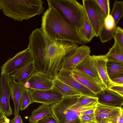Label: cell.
<instances>
[{"label":"cell","instance_id":"cell-1","mask_svg":"<svg viewBox=\"0 0 123 123\" xmlns=\"http://www.w3.org/2000/svg\"><path fill=\"white\" fill-rule=\"evenodd\" d=\"M40 29L50 42L60 40L83 45L86 43L79 35L78 30L51 7H49L43 15Z\"/></svg>","mask_w":123,"mask_h":123},{"label":"cell","instance_id":"cell-2","mask_svg":"<svg viewBox=\"0 0 123 123\" xmlns=\"http://www.w3.org/2000/svg\"><path fill=\"white\" fill-rule=\"evenodd\" d=\"M43 4L41 0H0L3 13L18 21L40 15L43 11Z\"/></svg>","mask_w":123,"mask_h":123},{"label":"cell","instance_id":"cell-3","mask_svg":"<svg viewBox=\"0 0 123 123\" xmlns=\"http://www.w3.org/2000/svg\"><path fill=\"white\" fill-rule=\"evenodd\" d=\"M78 44L69 41L56 40L51 42L46 52L45 62L51 75L56 77L65 57L76 47Z\"/></svg>","mask_w":123,"mask_h":123},{"label":"cell","instance_id":"cell-4","mask_svg":"<svg viewBox=\"0 0 123 123\" xmlns=\"http://www.w3.org/2000/svg\"><path fill=\"white\" fill-rule=\"evenodd\" d=\"M47 1L49 7L54 9L77 30L86 18L83 5L75 0H48Z\"/></svg>","mask_w":123,"mask_h":123},{"label":"cell","instance_id":"cell-5","mask_svg":"<svg viewBox=\"0 0 123 123\" xmlns=\"http://www.w3.org/2000/svg\"><path fill=\"white\" fill-rule=\"evenodd\" d=\"M80 96L63 97L60 101L50 105L52 114L59 123H81L79 117L80 111L95 108L96 106L76 109L72 105Z\"/></svg>","mask_w":123,"mask_h":123},{"label":"cell","instance_id":"cell-6","mask_svg":"<svg viewBox=\"0 0 123 123\" xmlns=\"http://www.w3.org/2000/svg\"><path fill=\"white\" fill-rule=\"evenodd\" d=\"M27 48L30 51L37 72L43 74L46 51L50 41L46 37L41 29L33 30L29 37Z\"/></svg>","mask_w":123,"mask_h":123},{"label":"cell","instance_id":"cell-7","mask_svg":"<svg viewBox=\"0 0 123 123\" xmlns=\"http://www.w3.org/2000/svg\"><path fill=\"white\" fill-rule=\"evenodd\" d=\"M82 1L87 18L95 37H98L104 27L105 16L96 0H83Z\"/></svg>","mask_w":123,"mask_h":123},{"label":"cell","instance_id":"cell-8","mask_svg":"<svg viewBox=\"0 0 123 123\" xmlns=\"http://www.w3.org/2000/svg\"><path fill=\"white\" fill-rule=\"evenodd\" d=\"M90 49L89 46L84 45L78 46L65 57L59 71L71 72L84 59L90 55Z\"/></svg>","mask_w":123,"mask_h":123},{"label":"cell","instance_id":"cell-9","mask_svg":"<svg viewBox=\"0 0 123 123\" xmlns=\"http://www.w3.org/2000/svg\"><path fill=\"white\" fill-rule=\"evenodd\" d=\"M32 102L50 105L60 101L62 95L54 87L47 90H39L27 88Z\"/></svg>","mask_w":123,"mask_h":123},{"label":"cell","instance_id":"cell-10","mask_svg":"<svg viewBox=\"0 0 123 123\" xmlns=\"http://www.w3.org/2000/svg\"><path fill=\"white\" fill-rule=\"evenodd\" d=\"M123 112V108L98 103L94 110L95 122L96 123H116L117 118Z\"/></svg>","mask_w":123,"mask_h":123},{"label":"cell","instance_id":"cell-11","mask_svg":"<svg viewBox=\"0 0 123 123\" xmlns=\"http://www.w3.org/2000/svg\"><path fill=\"white\" fill-rule=\"evenodd\" d=\"M11 78L8 74H1L0 76V109L6 117L12 114L10 102L11 95L10 81Z\"/></svg>","mask_w":123,"mask_h":123},{"label":"cell","instance_id":"cell-12","mask_svg":"<svg viewBox=\"0 0 123 123\" xmlns=\"http://www.w3.org/2000/svg\"><path fill=\"white\" fill-rule=\"evenodd\" d=\"M32 60L27 48L18 52L13 57L8 60L1 67V74L10 75L27 62Z\"/></svg>","mask_w":123,"mask_h":123},{"label":"cell","instance_id":"cell-13","mask_svg":"<svg viewBox=\"0 0 123 123\" xmlns=\"http://www.w3.org/2000/svg\"><path fill=\"white\" fill-rule=\"evenodd\" d=\"M27 88L42 90L53 87L52 79L36 71L34 72L24 83Z\"/></svg>","mask_w":123,"mask_h":123},{"label":"cell","instance_id":"cell-14","mask_svg":"<svg viewBox=\"0 0 123 123\" xmlns=\"http://www.w3.org/2000/svg\"><path fill=\"white\" fill-rule=\"evenodd\" d=\"M98 103L111 107L121 108L123 104V96L108 89L96 94Z\"/></svg>","mask_w":123,"mask_h":123},{"label":"cell","instance_id":"cell-15","mask_svg":"<svg viewBox=\"0 0 123 123\" xmlns=\"http://www.w3.org/2000/svg\"><path fill=\"white\" fill-rule=\"evenodd\" d=\"M56 77L82 95L96 97L95 94L75 80L72 77L71 72L59 71Z\"/></svg>","mask_w":123,"mask_h":123},{"label":"cell","instance_id":"cell-16","mask_svg":"<svg viewBox=\"0 0 123 123\" xmlns=\"http://www.w3.org/2000/svg\"><path fill=\"white\" fill-rule=\"evenodd\" d=\"M76 69L94 79L104 89L106 87L99 75L95 61L93 56H88L76 67Z\"/></svg>","mask_w":123,"mask_h":123},{"label":"cell","instance_id":"cell-17","mask_svg":"<svg viewBox=\"0 0 123 123\" xmlns=\"http://www.w3.org/2000/svg\"><path fill=\"white\" fill-rule=\"evenodd\" d=\"M71 73L75 80L95 94L104 90L96 80L87 74L76 69Z\"/></svg>","mask_w":123,"mask_h":123},{"label":"cell","instance_id":"cell-18","mask_svg":"<svg viewBox=\"0 0 123 123\" xmlns=\"http://www.w3.org/2000/svg\"><path fill=\"white\" fill-rule=\"evenodd\" d=\"M37 71L34 61L32 59L10 74L11 78L19 83H24L30 77Z\"/></svg>","mask_w":123,"mask_h":123},{"label":"cell","instance_id":"cell-19","mask_svg":"<svg viewBox=\"0 0 123 123\" xmlns=\"http://www.w3.org/2000/svg\"><path fill=\"white\" fill-rule=\"evenodd\" d=\"M92 56L95 61L99 75L106 88L108 89L111 86L116 85L108 76L106 66L107 60L105 55Z\"/></svg>","mask_w":123,"mask_h":123},{"label":"cell","instance_id":"cell-20","mask_svg":"<svg viewBox=\"0 0 123 123\" xmlns=\"http://www.w3.org/2000/svg\"><path fill=\"white\" fill-rule=\"evenodd\" d=\"M11 94L14 105V116L19 114L22 95L21 89L19 83L11 78L10 81Z\"/></svg>","mask_w":123,"mask_h":123},{"label":"cell","instance_id":"cell-21","mask_svg":"<svg viewBox=\"0 0 123 123\" xmlns=\"http://www.w3.org/2000/svg\"><path fill=\"white\" fill-rule=\"evenodd\" d=\"M52 114V110L50 105L42 104L37 109H34L29 116H26L29 122L37 123L39 120L46 116Z\"/></svg>","mask_w":123,"mask_h":123},{"label":"cell","instance_id":"cell-22","mask_svg":"<svg viewBox=\"0 0 123 123\" xmlns=\"http://www.w3.org/2000/svg\"><path fill=\"white\" fill-rule=\"evenodd\" d=\"M53 87L63 96V98L82 95L71 87L63 83L56 77L52 79Z\"/></svg>","mask_w":123,"mask_h":123},{"label":"cell","instance_id":"cell-23","mask_svg":"<svg viewBox=\"0 0 123 123\" xmlns=\"http://www.w3.org/2000/svg\"><path fill=\"white\" fill-rule=\"evenodd\" d=\"M106 66L108 74L111 80L123 77V63L107 60Z\"/></svg>","mask_w":123,"mask_h":123},{"label":"cell","instance_id":"cell-24","mask_svg":"<svg viewBox=\"0 0 123 123\" xmlns=\"http://www.w3.org/2000/svg\"><path fill=\"white\" fill-rule=\"evenodd\" d=\"M77 30L81 37L86 43L90 42L95 37L87 18L85 19L82 25Z\"/></svg>","mask_w":123,"mask_h":123},{"label":"cell","instance_id":"cell-25","mask_svg":"<svg viewBox=\"0 0 123 123\" xmlns=\"http://www.w3.org/2000/svg\"><path fill=\"white\" fill-rule=\"evenodd\" d=\"M98 103V98L96 97L81 95L78 100L73 104L72 106L77 109L96 106Z\"/></svg>","mask_w":123,"mask_h":123},{"label":"cell","instance_id":"cell-26","mask_svg":"<svg viewBox=\"0 0 123 123\" xmlns=\"http://www.w3.org/2000/svg\"><path fill=\"white\" fill-rule=\"evenodd\" d=\"M105 55L108 61L123 63V49L115 43Z\"/></svg>","mask_w":123,"mask_h":123},{"label":"cell","instance_id":"cell-27","mask_svg":"<svg viewBox=\"0 0 123 123\" xmlns=\"http://www.w3.org/2000/svg\"><path fill=\"white\" fill-rule=\"evenodd\" d=\"M115 20L117 25L123 16V1L115 0L113 3L112 8L110 13Z\"/></svg>","mask_w":123,"mask_h":123},{"label":"cell","instance_id":"cell-28","mask_svg":"<svg viewBox=\"0 0 123 123\" xmlns=\"http://www.w3.org/2000/svg\"><path fill=\"white\" fill-rule=\"evenodd\" d=\"M19 83L22 92L20 110L22 111L25 109L29 105L33 103L30 94L27 89L25 86L24 83Z\"/></svg>","mask_w":123,"mask_h":123},{"label":"cell","instance_id":"cell-29","mask_svg":"<svg viewBox=\"0 0 123 123\" xmlns=\"http://www.w3.org/2000/svg\"><path fill=\"white\" fill-rule=\"evenodd\" d=\"M95 108L80 112L79 117L81 123H88L95 121L94 110Z\"/></svg>","mask_w":123,"mask_h":123},{"label":"cell","instance_id":"cell-30","mask_svg":"<svg viewBox=\"0 0 123 123\" xmlns=\"http://www.w3.org/2000/svg\"><path fill=\"white\" fill-rule=\"evenodd\" d=\"M114 43L123 49V30L121 27H116L113 36Z\"/></svg>","mask_w":123,"mask_h":123},{"label":"cell","instance_id":"cell-31","mask_svg":"<svg viewBox=\"0 0 123 123\" xmlns=\"http://www.w3.org/2000/svg\"><path fill=\"white\" fill-rule=\"evenodd\" d=\"M115 28L112 30H108L106 29L104 26L98 36L101 42L104 43L113 38V34Z\"/></svg>","mask_w":123,"mask_h":123},{"label":"cell","instance_id":"cell-32","mask_svg":"<svg viewBox=\"0 0 123 123\" xmlns=\"http://www.w3.org/2000/svg\"><path fill=\"white\" fill-rule=\"evenodd\" d=\"M115 20L110 13L105 16L104 23V27L106 30H111L115 29L117 27Z\"/></svg>","mask_w":123,"mask_h":123},{"label":"cell","instance_id":"cell-33","mask_svg":"<svg viewBox=\"0 0 123 123\" xmlns=\"http://www.w3.org/2000/svg\"><path fill=\"white\" fill-rule=\"evenodd\" d=\"M96 1L105 16L110 13V2L109 0H96Z\"/></svg>","mask_w":123,"mask_h":123},{"label":"cell","instance_id":"cell-34","mask_svg":"<svg viewBox=\"0 0 123 123\" xmlns=\"http://www.w3.org/2000/svg\"><path fill=\"white\" fill-rule=\"evenodd\" d=\"M37 123H59L52 114L49 115L38 121Z\"/></svg>","mask_w":123,"mask_h":123},{"label":"cell","instance_id":"cell-35","mask_svg":"<svg viewBox=\"0 0 123 123\" xmlns=\"http://www.w3.org/2000/svg\"><path fill=\"white\" fill-rule=\"evenodd\" d=\"M108 89L123 96V86L114 85L111 86Z\"/></svg>","mask_w":123,"mask_h":123},{"label":"cell","instance_id":"cell-36","mask_svg":"<svg viewBox=\"0 0 123 123\" xmlns=\"http://www.w3.org/2000/svg\"><path fill=\"white\" fill-rule=\"evenodd\" d=\"M10 123H24L19 114L14 117L10 121Z\"/></svg>","mask_w":123,"mask_h":123},{"label":"cell","instance_id":"cell-37","mask_svg":"<svg viewBox=\"0 0 123 123\" xmlns=\"http://www.w3.org/2000/svg\"><path fill=\"white\" fill-rule=\"evenodd\" d=\"M111 80L115 85L123 86V77L115 78Z\"/></svg>","mask_w":123,"mask_h":123},{"label":"cell","instance_id":"cell-38","mask_svg":"<svg viewBox=\"0 0 123 123\" xmlns=\"http://www.w3.org/2000/svg\"><path fill=\"white\" fill-rule=\"evenodd\" d=\"M10 119L5 115L0 118V123H10Z\"/></svg>","mask_w":123,"mask_h":123},{"label":"cell","instance_id":"cell-39","mask_svg":"<svg viewBox=\"0 0 123 123\" xmlns=\"http://www.w3.org/2000/svg\"><path fill=\"white\" fill-rule=\"evenodd\" d=\"M123 113H122L117 118L116 123H123Z\"/></svg>","mask_w":123,"mask_h":123},{"label":"cell","instance_id":"cell-40","mask_svg":"<svg viewBox=\"0 0 123 123\" xmlns=\"http://www.w3.org/2000/svg\"><path fill=\"white\" fill-rule=\"evenodd\" d=\"M5 115L4 113L0 109V118L4 116Z\"/></svg>","mask_w":123,"mask_h":123},{"label":"cell","instance_id":"cell-41","mask_svg":"<svg viewBox=\"0 0 123 123\" xmlns=\"http://www.w3.org/2000/svg\"><path fill=\"white\" fill-rule=\"evenodd\" d=\"M96 123L95 121L92 122L90 123Z\"/></svg>","mask_w":123,"mask_h":123},{"label":"cell","instance_id":"cell-42","mask_svg":"<svg viewBox=\"0 0 123 123\" xmlns=\"http://www.w3.org/2000/svg\"><path fill=\"white\" fill-rule=\"evenodd\" d=\"M0 10L1 9V6H0Z\"/></svg>","mask_w":123,"mask_h":123},{"label":"cell","instance_id":"cell-43","mask_svg":"<svg viewBox=\"0 0 123 123\" xmlns=\"http://www.w3.org/2000/svg\"></svg>","mask_w":123,"mask_h":123}]
</instances>
